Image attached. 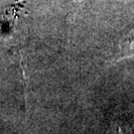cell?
Returning <instances> with one entry per match:
<instances>
[{
	"label": "cell",
	"mask_w": 134,
	"mask_h": 134,
	"mask_svg": "<svg viewBox=\"0 0 134 134\" xmlns=\"http://www.w3.org/2000/svg\"><path fill=\"white\" fill-rule=\"evenodd\" d=\"M134 56V28L121 39L117 49L116 58L118 60Z\"/></svg>",
	"instance_id": "6da1fadb"
}]
</instances>
